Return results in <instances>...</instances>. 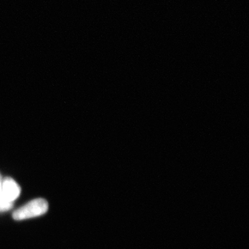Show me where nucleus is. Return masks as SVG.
<instances>
[{"mask_svg":"<svg viewBox=\"0 0 249 249\" xmlns=\"http://www.w3.org/2000/svg\"><path fill=\"white\" fill-rule=\"evenodd\" d=\"M1 178H0V182H1Z\"/></svg>","mask_w":249,"mask_h":249,"instance_id":"nucleus-4","label":"nucleus"},{"mask_svg":"<svg viewBox=\"0 0 249 249\" xmlns=\"http://www.w3.org/2000/svg\"><path fill=\"white\" fill-rule=\"evenodd\" d=\"M1 191L4 199L11 203L16 200L21 193L20 187L11 178H4L1 181Z\"/></svg>","mask_w":249,"mask_h":249,"instance_id":"nucleus-2","label":"nucleus"},{"mask_svg":"<svg viewBox=\"0 0 249 249\" xmlns=\"http://www.w3.org/2000/svg\"><path fill=\"white\" fill-rule=\"evenodd\" d=\"M12 206V203L6 200L4 196H3L2 194H1V193H0V211H8V210L11 209Z\"/></svg>","mask_w":249,"mask_h":249,"instance_id":"nucleus-3","label":"nucleus"},{"mask_svg":"<svg viewBox=\"0 0 249 249\" xmlns=\"http://www.w3.org/2000/svg\"><path fill=\"white\" fill-rule=\"evenodd\" d=\"M49 204L47 200L42 198L33 199L27 204L19 208L13 214L15 220H24L42 215L48 211Z\"/></svg>","mask_w":249,"mask_h":249,"instance_id":"nucleus-1","label":"nucleus"}]
</instances>
